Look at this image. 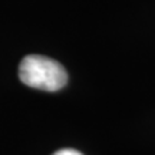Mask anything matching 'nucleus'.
<instances>
[{
	"mask_svg": "<svg viewBox=\"0 0 155 155\" xmlns=\"http://www.w3.org/2000/svg\"><path fill=\"white\" fill-rule=\"evenodd\" d=\"M19 78L30 88L55 92L68 82V73L59 62L42 55L26 56L19 66Z\"/></svg>",
	"mask_w": 155,
	"mask_h": 155,
	"instance_id": "obj_1",
	"label": "nucleus"
},
{
	"mask_svg": "<svg viewBox=\"0 0 155 155\" xmlns=\"http://www.w3.org/2000/svg\"><path fill=\"white\" fill-rule=\"evenodd\" d=\"M53 155H83V154H82V152H79V151H76V150H71V148H66V150L58 151V152H55Z\"/></svg>",
	"mask_w": 155,
	"mask_h": 155,
	"instance_id": "obj_2",
	"label": "nucleus"
}]
</instances>
